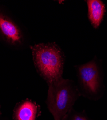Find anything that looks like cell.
I'll list each match as a JSON object with an SVG mask.
<instances>
[{"instance_id": "3957f363", "label": "cell", "mask_w": 107, "mask_h": 120, "mask_svg": "<svg viewBox=\"0 0 107 120\" xmlns=\"http://www.w3.org/2000/svg\"><path fill=\"white\" fill-rule=\"evenodd\" d=\"M101 65L96 56L90 61L74 66L77 77V86L81 96L97 101L104 92Z\"/></svg>"}, {"instance_id": "8992f818", "label": "cell", "mask_w": 107, "mask_h": 120, "mask_svg": "<svg viewBox=\"0 0 107 120\" xmlns=\"http://www.w3.org/2000/svg\"><path fill=\"white\" fill-rule=\"evenodd\" d=\"M88 17L95 29L100 26L105 13V5L100 0H87Z\"/></svg>"}, {"instance_id": "277c9868", "label": "cell", "mask_w": 107, "mask_h": 120, "mask_svg": "<svg viewBox=\"0 0 107 120\" xmlns=\"http://www.w3.org/2000/svg\"><path fill=\"white\" fill-rule=\"evenodd\" d=\"M20 28L6 14L0 10V41L9 45L18 47L24 42Z\"/></svg>"}, {"instance_id": "ba28073f", "label": "cell", "mask_w": 107, "mask_h": 120, "mask_svg": "<svg viewBox=\"0 0 107 120\" xmlns=\"http://www.w3.org/2000/svg\"><path fill=\"white\" fill-rule=\"evenodd\" d=\"M2 112L1 111V103H0V115H2Z\"/></svg>"}, {"instance_id": "6da1fadb", "label": "cell", "mask_w": 107, "mask_h": 120, "mask_svg": "<svg viewBox=\"0 0 107 120\" xmlns=\"http://www.w3.org/2000/svg\"><path fill=\"white\" fill-rule=\"evenodd\" d=\"M34 65L47 85L62 76L65 56L55 42L39 43L31 47Z\"/></svg>"}, {"instance_id": "5b68a950", "label": "cell", "mask_w": 107, "mask_h": 120, "mask_svg": "<svg viewBox=\"0 0 107 120\" xmlns=\"http://www.w3.org/2000/svg\"><path fill=\"white\" fill-rule=\"evenodd\" d=\"M42 114L40 105L26 98L18 102L13 109V120H38Z\"/></svg>"}, {"instance_id": "7a4b0ae2", "label": "cell", "mask_w": 107, "mask_h": 120, "mask_svg": "<svg viewBox=\"0 0 107 120\" xmlns=\"http://www.w3.org/2000/svg\"><path fill=\"white\" fill-rule=\"evenodd\" d=\"M48 86L46 100L48 109L54 120H63L81 96L77 85L72 80L62 77Z\"/></svg>"}, {"instance_id": "52a82bcc", "label": "cell", "mask_w": 107, "mask_h": 120, "mask_svg": "<svg viewBox=\"0 0 107 120\" xmlns=\"http://www.w3.org/2000/svg\"><path fill=\"white\" fill-rule=\"evenodd\" d=\"M63 120H93L87 115L85 111L78 112L73 108L64 117Z\"/></svg>"}]
</instances>
